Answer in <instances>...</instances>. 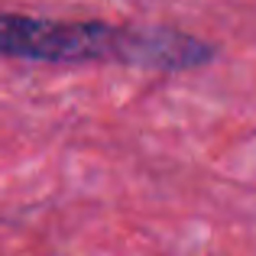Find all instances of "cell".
<instances>
[{"label":"cell","mask_w":256,"mask_h":256,"mask_svg":"<svg viewBox=\"0 0 256 256\" xmlns=\"http://www.w3.org/2000/svg\"><path fill=\"white\" fill-rule=\"evenodd\" d=\"M0 56L23 62L82 65L114 62L146 72H192L211 65L218 49L166 26H110L100 20H49L0 10Z\"/></svg>","instance_id":"6da1fadb"}]
</instances>
